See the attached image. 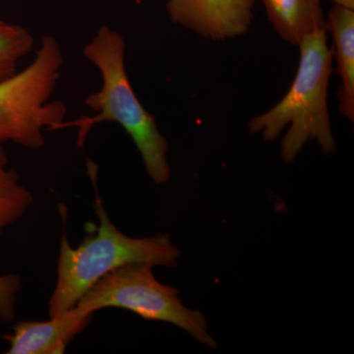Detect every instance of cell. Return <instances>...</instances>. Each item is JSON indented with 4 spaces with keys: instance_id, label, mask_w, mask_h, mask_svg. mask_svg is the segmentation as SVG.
<instances>
[{
    "instance_id": "obj_12",
    "label": "cell",
    "mask_w": 354,
    "mask_h": 354,
    "mask_svg": "<svg viewBox=\"0 0 354 354\" xmlns=\"http://www.w3.org/2000/svg\"><path fill=\"white\" fill-rule=\"evenodd\" d=\"M22 281L17 274L0 276V321L10 322L15 318V304Z\"/></svg>"
},
{
    "instance_id": "obj_9",
    "label": "cell",
    "mask_w": 354,
    "mask_h": 354,
    "mask_svg": "<svg viewBox=\"0 0 354 354\" xmlns=\"http://www.w3.org/2000/svg\"><path fill=\"white\" fill-rule=\"evenodd\" d=\"M268 19L283 41L297 44L307 35L326 30L320 0H261Z\"/></svg>"
},
{
    "instance_id": "obj_7",
    "label": "cell",
    "mask_w": 354,
    "mask_h": 354,
    "mask_svg": "<svg viewBox=\"0 0 354 354\" xmlns=\"http://www.w3.org/2000/svg\"><path fill=\"white\" fill-rule=\"evenodd\" d=\"M92 316L83 315L76 307L50 321H25L16 324L9 342L8 354H62L67 344L90 323Z\"/></svg>"
},
{
    "instance_id": "obj_8",
    "label": "cell",
    "mask_w": 354,
    "mask_h": 354,
    "mask_svg": "<svg viewBox=\"0 0 354 354\" xmlns=\"http://www.w3.org/2000/svg\"><path fill=\"white\" fill-rule=\"evenodd\" d=\"M326 31L333 36V55L337 60V73L342 80L337 91L339 113L353 123L354 10L335 4L326 19Z\"/></svg>"
},
{
    "instance_id": "obj_6",
    "label": "cell",
    "mask_w": 354,
    "mask_h": 354,
    "mask_svg": "<svg viewBox=\"0 0 354 354\" xmlns=\"http://www.w3.org/2000/svg\"><path fill=\"white\" fill-rule=\"evenodd\" d=\"M254 0H167L174 24L213 39L235 38L248 32Z\"/></svg>"
},
{
    "instance_id": "obj_3",
    "label": "cell",
    "mask_w": 354,
    "mask_h": 354,
    "mask_svg": "<svg viewBox=\"0 0 354 354\" xmlns=\"http://www.w3.org/2000/svg\"><path fill=\"white\" fill-rule=\"evenodd\" d=\"M326 30L307 35L298 46L299 65L292 85L281 101L266 113L249 121L251 133L263 139H278L286 125L290 129L281 140V158L286 164L295 162L309 141H315L324 155H332L337 144L330 127L328 87L333 69V50Z\"/></svg>"
},
{
    "instance_id": "obj_10",
    "label": "cell",
    "mask_w": 354,
    "mask_h": 354,
    "mask_svg": "<svg viewBox=\"0 0 354 354\" xmlns=\"http://www.w3.org/2000/svg\"><path fill=\"white\" fill-rule=\"evenodd\" d=\"M34 197L21 184L19 176L8 169L6 151L0 146V235L25 215Z\"/></svg>"
},
{
    "instance_id": "obj_4",
    "label": "cell",
    "mask_w": 354,
    "mask_h": 354,
    "mask_svg": "<svg viewBox=\"0 0 354 354\" xmlns=\"http://www.w3.org/2000/svg\"><path fill=\"white\" fill-rule=\"evenodd\" d=\"M64 64L57 39L44 36L32 64L0 82V143L29 149L44 147V131L66 120L64 102L51 101Z\"/></svg>"
},
{
    "instance_id": "obj_13",
    "label": "cell",
    "mask_w": 354,
    "mask_h": 354,
    "mask_svg": "<svg viewBox=\"0 0 354 354\" xmlns=\"http://www.w3.org/2000/svg\"><path fill=\"white\" fill-rule=\"evenodd\" d=\"M337 6L346 7L354 10V0H333Z\"/></svg>"
},
{
    "instance_id": "obj_2",
    "label": "cell",
    "mask_w": 354,
    "mask_h": 354,
    "mask_svg": "<svg viewBox=\"0 0 354 354\" xmlns=\"http://www.w3.org/2000/svg\"><path fill=\"white\" fill-rule=\"evenodd\" d=\"M88 169L95 190V209L99 216V227L76 248L70 246L66 232L62 234L57 286L48 304L50 317L62 316L74 308L93 286L118 268L129 264L176 267L180 256L169 234L132 239L118 230L109 220L97 194L95 169L92 167Z\"/></svg>"
},
{
    "instance_id": "obj_1",
    "label": "cell",
    "mask_w": 354,
    "mask_h": 354,
    "mask_svg": "<svg viewBox=\"0 0 354 354\" xmlns=\"http://www.w3.org/2000/svg\"><path fill=\"white\" fill-rule=\"evenodd\" d=\"M83 53L101 72V88L85 100L86 106L95 114L65 120L57 130L76 127V147L82 148L95 125L118 123L131 137L153 183H167L171 176L169 143L158 131L153 115L142 106L133 90L125 69L124 39L109 26H102L84 46Z\"/></svg>"
},
{
    "instance_id": "obj_11",
    "label": "cell",
    "mask_w": 354,
    "mask_h": 354,
    "mask_svg": "<svg viewBox=\"0 0 354 354\" xmlns=\"http://www.w3.org/2000/svg\"><path fill=\"white\" fill-rule=\"evenodd\" d=\"M31 32L0 17V82L17 73L18 64L32 50Z\"/></svg>"
},
{
    "instance_id": "obj_5",
    "label": "cell",
    "mask_w": 354,
    "mask_h": 354,
    "mask_svg": "<svg viewBox=\"0 0 354 354\" xmlns=\"http://www.w3.org/2000/svg\"><path fill=\"white\" fill-rule=\"evenodd\" d=\"M153 267L129 264L114 270L84 295L77 310L86 316L109 307L128 310L146 320L176 325L200 344L216 348L218 344L209 335L204 314L187 308L178 297V290L155 278Z\"/></svg>"
}]
</instances>
